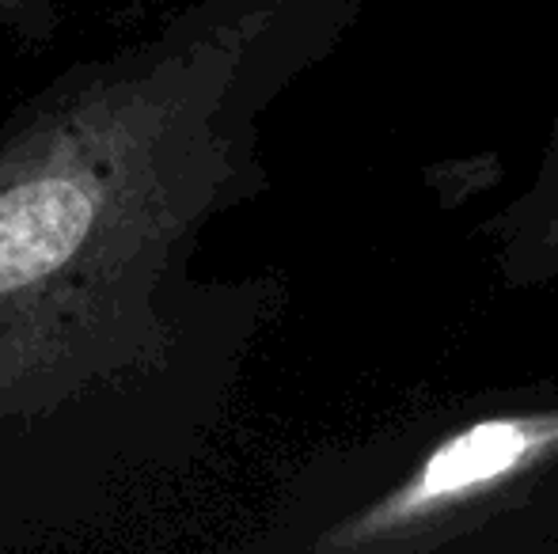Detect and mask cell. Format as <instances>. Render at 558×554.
<instances>
[{"label": "cell", "mask_w": 558, "mask_h": 554, "mask_svg": "<svg viewBox=\"0 0 558 554\" xmlns=\"http://www.w3.org/2000/svg\"><path fill=\"white\" fill-rule=\"evenodd\" d=\"M335 0H194L0 122V554H81L191 475L251 304L194 278Z\"/></svg>", "instance_id": "cell-1"}, {"label": "cell", "mask_w": 558, "mask_h": 554, "mask_svg": "<svg viewBox=\"0 0 558 554\" xmlns=\"http://www.w3.org/2000/svg\"><path fill=\"white\" fill-rule=\"evenodd\" d=\"M558 441V415L547 418H490L468 426L445 441L434 456L422 464L418 479L411 487L396 490L384 502H376L368 513H361L353 525H342L338 532L319 543V554H331L353 540H368V535H384L391 528L407 525V520L434 513L441 505H452L468 494L494 487L506 475H513L521 464Z\"/></svg>", "instance_id": "cell-2"}, {"label": "cell", "mask_w": 558, "mask_h": 554, "mask_svg": "<svg viewBox=\"0 0 558 554\" xmlns=\"http://www.w3.org/2000/svg\"><path fill=\"white\" fill-rule=\"evenodd\" d=\"M58 27L61 0H0V30L23 50H46Z\"/></svg>", "instance_id": "cell-3"}]
</instances>
